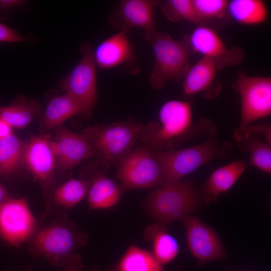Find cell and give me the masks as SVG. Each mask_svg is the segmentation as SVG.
<instances>
[{"instance_id":"12","label":"cell","mask_w":271,"mask_h":271,"mask_svg":"<svg viewBox=\"0 0 271 271\" xmlns=\"http://www.w3.org/2000/svg\"><path fill=\"white\" fill-rule=\"evenodd\" d=\"M182 221L189 249L198 264L225 258L223 245L213 229L196 216H188Z\"/></svg>"},{"instance_id":"15","label":"cell","mask_w":271,"mask_h":271,"mask_svg":"<svg viewBox=\"0 0 271 271\" xmlns=\"http://www.w3.org/2000/svg\"><path fill=\"white\" fill-rule=\"evenodd\" d=\"M158 2L151 0H123L111 12L110 22L119 31L127 33L134 28L144 32L156 30L155 10Z\"/></svg>"},{"instance_id":"27","label":"cell","mask_w":271,"mask_h":271,"mask_svg":"<svg viewBox=\"0 0 271 271\" xmlns=\"http://www.w3.org/2000/svg\"><path fill=\"white\" fill-rule=\"evenodd\" d=\"M91 182L71 179L54 190L51 200L61 208H71L80 202L87 195Z\"/></svg>"},{"instance_id":"29","label":"cell","mask_w":271,"mask_h":271,"mask_svg":"<svg viewBox=\"0 0 271 271\" xmlns=\"http://www.w3.org/2000/svg\"><path fill=\"white\" fill-rule=\"evenodd\" d=\"M197 14L201 21L222 16L227 10L226 0H193Z\"/></svg>"},{"instance_id":"14","label":"cell","mask_w":271,"mask_h":271,"mask_svg":"<svg viewBox=\"0 0 271 271\" xmlns=\"http://www.w3.org/2000/svg\"><path fill=\"white\" fill-rule=\"evenodd\" d=\"M51 142L46 136H33L26 142L24 153V163L46 191L52 190L55 182L56 158Z\"/></svg>"},{"instance_id":"36","label":"cell","mask_w":271,"mask_h":271,"mask_svg":"<svg viewBox=\"0 0 271 271\" xmlns=\"http://www.w3.org/2000/svg\"><path fill=\"white\" fill-rule=\"evenodd\" d=\"M65 271H77V270H65Z\"/></svg>"},{"instance_id":"35","label":"cell","mask_w":271,"mask_h":271,"mask_svg":"<svg viewBox=\"0 0 271 271\" xmlns=\"http://www.w3.org/2000/svg\"><path fill=\"white\" fill-rule=\"evenodd\" d=\"M91 271H98V270L96 267H94L91 269Z\"/></svg>"},{"instance_id":"1","label":"cell","mask_w":271,"mask_h":271,"mask_svg":"<svg viewBox=\"0 0 271 271\" xmlns=\"http://www.w3.org/2000/svg\"><path fill=\"white\" fill-rule=\"evenodd\" d=\"M217 131L208 118L194 121L191 102L173 99L162 105L157 120L143 124L140 141L153 150L170 151L195 138H214Z\"/></svg>"},{"instance_id":"11","label":"cell","mask_w":271,"mask_h":271,"mask_svg":"<svg viewBox=\"0 0 271 271\" xmlns=\"http://www.w3.org/2000/svg\"><path fill=\"white\" fill-rule=\"evenodd\" d=\"M186 41L191 50L213 60L218 70L238 64L243 59L240 48H228L218 34L208 26L197 27Z\"/></svg>"},{"instance_id":"34","label":"cell","mask_w":271,"mask_h":271,"mask_svg":"<svg viewBox=\"0 0 271 271\" xmlns=\"http://www.w3.org/2000/svg\"><path fill=\"white\" fill-rule=\"evenodd\" d=\"M9 198L7 191L0 183V205Z\"/></svg>"},{"instance_id":"31","label":"cell","mask_w":271,"mask_h":271,"mask_svg":"<svg viewBox=\"0 0 271 271\" xmlns=\"http://www.w3.org/2000/svg\"><path fill=\"white\" fill-rule=\"evenodd\" d=\"M27 38L21 35L17 30L0 23V43L25 42Z\"/></svg>"},{"instance_id":"2","label":"cell","mask_w":271,"mask_h":271,"mask_svg":"<svg viewBox=\"0 0 271 271\" xmlns=\"http://www.w3.org/2000/svg\"><path fill=\"white\" fill-rule=\"evenodd\" d=\"M88 238L87 233L63 213L47 224L38 226L27 243L34 256L63 266L65 270L80 271L82 258L75 251L86 244Z\"/></svg>"},{"instance_id":"10","label":"cell","mask_w":271,"mask_h":271,"mask_svg":"<svg viewBox=\"0 0 271 271\" xmlns=\"http://www.w3.org/2000/svg\"><path fill=\"white\" fill-rule=\"evenodd\" d=\"M38 226L25 198H9L0 205V239L9 246L28 242Z\"/></svg>"},{"instance_id":"17","label":"cell","mask_w":271,"mask_h":271,"mask_svg":"<svg viewBox=\"0 0 271 271\" xmlns=\"http://www.w3.org/2000/svg\"><path fill=\"white\" fill-rule=\"evenodd\" d=\"M248 166L245 160H236L213 171L202 189L205 201H217L220 194L227 192L233 186Z\"/></svg>"},{"instance_id":"18","label":"cell","mask_w":271,"mask_h":271,"mask_svg":"<svg viewBox=\"0 0 271 271\" xmlns=\"http://www.w3.org/2000/svg\"><path fill=\"white\" fill-rule=\"evenodd\" d=\"M217 71V66L213 60L202 57L189 67L183 77L184 95L191 97L202 92L206 96Z\"/></svg>"},{"instance_id":"16","label":"cell","mask_w":271,"mask_h":271,"mask_svg":"<svg viewBox=\"0 0 271 271\" xmlns=\"http://www.w3.org/2000/svg\"><path fill=\"white\" fill-rule=\"evenodd\" d=\"M96 66L109 69L128 65L134 60V51L126 33L118 31L106 38L93 50Z\"/></svg>"},{"instance_id":"8","label":"cell","mask_w":271,"mask_h":271,"mask_svg":"<svg viewBox=\"0 0 271 271\" xmlns=\"http://www.w3.org/2000/svg\"><path fill=\"white\" fill-rule=\"evenodd\" d=\"M116 178L125 189H149L162 185L161 167L152 149L143 146L133 148L117 166Z\"/></svg>"},{"instance_id":"7","label":"cell","mask_w":271,"mask_h":271,"mask_svg":"<svg viewBox=\"0 0 271 271\" xmlns=\"http://www.w3.org/2000/svg\"><path fill=\"white\" fill-rule=\"evenodd\" d=\"M82 57L71 71L59 82L61 89L73 97L80 105L81 114L91 116L97 100L96 65L93 50L84 42L80 48Z\"/></svg>"},{"instance_id":"32","label":"cell","mask_w":271,"mask_h":271,"mask_svg":"<svg viewBox=\"0 0 271 271\" xmlns=\"http://www.w3.org/2000/svg\"><path fill=\"white\" fill-rule=\"evenodd\" d=\"M26 3L23 0H0V9H8L24 5Z\"/></svg>"},{"instance_id":"22","label":"cell","mask_w":271,"mask_h":271,"mask_svg":"<svg viewBox=\"0 0 271 271\" xmlns=\"http://www.w3.org/2000/svg\"><path fill=\"white\" fill-rule=\"evenodd\" d=\"M81 112L80 105L68 94L54 96L48 103L42 120V127L44 129L56 128L72 116Z\"/></svg>"},{"instance_id":"26","label":"cell","mask_w":271,"mask_h":271,"mask_svg":"<svg viewBox=\"0 0 271 271\" xmlns=\"http://www.w3.org/2000/svg\"><path fill=\"white\" fill-rule=\"evenodd\" d=\"M26 143L12 133L0 140V176H8L24 164Z\"/></svg>"},{"instance_id":"9","label":"cell","mask_w":271,"mask_h":271,"mask_svg":"<svg viewBox=\"0 0 271 271\" xmlns=\"http://www.w3.org/2000/svg\"><path fill=\"white\" fill-rule=\"evenodd\" d=\"M241 99V129L271 113V78L269 76L240 75L234 84Z\"/></svg>"},{"instance_id":"25","label":"cell","mask_w":271,"mask_h":271,"mask_svg":"<svg viewBox=\"0 0 271 271\" xmlns=\"http://www.w3.org/2000/svg\"><path fill=\"white\" fill-rule=\"evenodd\" d=\"M231 18L244 25H256L265 21L268 10L261 0H232L228 2L227 9Z\"/></svg>"},{"instance_id":"5","label":"cell","mask_w":271,"mask_h":271,"mask_svg":"<svg viewBox=\"0 0 271 271\" xmlns=\"http://www.w3.org/2000/svg\"><path fill=\"white\" fill-rule=\"evenodd\" d=\"M142 36L154 52L155 62L150 77L152 88L161 90L168 81L182 80L190 66L191 50L186 40H176L157 30L144 32Z\"/></svg>"},{"instance_id":"30","label":"cell","mask_w":271,"mask_h":271,"mask_svg":"<svg viewBox=\"0 0 271 271\" xmlns=\"http://www.w3.org/2000/svg\"><path fill=\"white\" fill-rule=\"evenodd\" d=\"M255 134L262 136L265 141L271 145V125L270 123L249 124L241 129L235 128L233 132V136H239L244 134Z\"/></svg>"},{"instance_id":"4","label":"cell","mask_w":271,"mask_h":271,"mask_svg":"<svg viewBox=\"0 0 271 271\" xmlns=\"http://www.w3.org/2000/svg\"><path fill=\"white\" fill-rule=\"evenodd\" d=\"M143 124L130 118L108 124L87 126L81 133L96 150L99 163L109 169L117 166L134 148L140 141Z\"/></svg>"},{"instance_id":"33","label":"cell","mask_w":271,"mask_h":271,"mask_svg":"<svg viewBox=\"0 0 271 271\" xmlns=\"http://www.w3.org/2000/svg\"><path fill=\"white\" fill-rule=\"evenodd\" d=\"M12 128L8 123L0 118V140L12 134Z\"/></svg>"},{"instance_id":"37","label":"cell","mask_w":271,"mask_h":271,"mask_svg":"<svg viewBox=\"0 0 271 271\" xmlns=\"http://www.w3.org/2000/svg\"><path fill=\"white\" fill-rule=\"evenodd\" d=\"M27 271H29V270H28Z\"/></svg>"},{"instance_id":"21","label":"cell","mask_w":271,"mask_h":271,"mask_svg":"<svg viewBox=\"0 0 271 271\" xmlns=\"http://www.w3.org/2000/svg\"><path fill=\"white\" fill-rule=\"evenodd\" d=\"M237 148L249 155L248 165H251L262 172L271 173V145L260 139L255 134L234 136Z\"/></svg>"},{"instance_id":"20","label":"cell","mask_w":271,"mask_h":271,"mask_svg":"<svg viewBox=\"0 0 271 271\" xmlns=\"http://www.w3.org/2000/svg\"><path fill=\"white\" fill-rule=\"evenodd\" d=\"M144 237L152 242V254L163 265L172 261L178 255L179 246L176 239L167 232L166 225L156 223L149 225Z\"/></svg>"},{"instance_id":"6","label":"cell","mask_w":271,"mask_h":271,"mask_svg":"<svg viewBox=\"0 0 271 271\" xmlns=\"http://www.w3.org/2000/svg\"><path fill=\"white\" fill-rule=\"evenodd\" d=\"M200 204V197L193 183L180 180L157 187L145 199L144 208L157 223L166 225L183 220Z\"/></svg>"},{"instance_id":"28","label":"cell","mask_w":271,"mask_h":271,"mask_svg":"<svg viewBox=\"0 0 271 271\" xmlns=\"http://www.w3.org/2000/svg\"><path fill=\"white\" fill-rule=\"evenodd\" d=\"M162 10L166 17L173 22L184 20L197 23L201 21L193 0H170L165 4Z\"/></svg>"},{"instance_id":"24","label":"cell","mask_w":271,"mask_h":271,"mask_svg":"<svg viewBox=\"0 0 271 271\" xmlns=\"http://www.w3.org/2000/svg\"><path fill=\"white\" fill-rule=\"evenodd\" d=\"M42 110V106L38 102L21 96L10 106H0V118L12 128H23Z\"/></svg>"},{"instance_id":"23","label":"cell","mask_w":271,"mask_h":271,"mask_svg":"<svg viewBox=\"0 0 271 271\" xmlns=\"http://www.w3.org/2000/svg\"><path fill=\"white\" fill-rule=\"evenodd\" d=\"M105 271H168L152 253L135 245L128 247L119 260Z\"/></svg>"},{"instance_id":"3","label":"cell","mask_w":271,"mask_h":271,"mask_svg":"<svg viewBox=\"0 0 271 271\" xmlns=\"http://www.w3.org/2000/svg\"><path fill=\"white\" fill-rule=\"evenodd\" d=\"M152 151L162 169L163 185L181 180L213 160L229 157L232 146L229 142H220L214 138L184 149L170 151L152 149Z\"/></svg>"},{"instance_id":"19","label":"cell","mask_w":271,"mask_h":271,"mask_svg":"<svg viewBox=\"0 0 271 271\" xmlns=\"http://www.w3.org/2000/svg\"><path fill=\"white\" fill-rule=\"evenodd\" d=\"M125 190L121 184L109 177L104 175L98 176L91 182L87 195L89 209L112 207L118 203Z\"/></svg>"},{"instance_id":"13","label":"cell","mask_w":271,"mask_h":271,"mask_svg":"<svg viewBox=\"0 0 271 271\" xmlns=\"http://www.w3.org/2000/svg\"><path fill=\"white\" fill-rule=\"evenodd\" d=\"M58 168L69 170L82 161L96 155V151L81 133L74 132L62 124L56 127L51 142Z\"/></svg>"}]
</instances>
